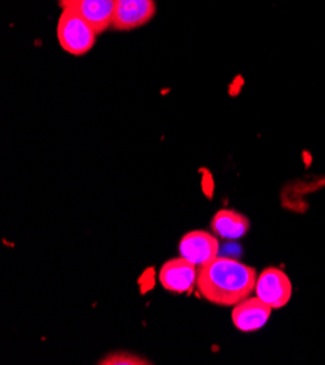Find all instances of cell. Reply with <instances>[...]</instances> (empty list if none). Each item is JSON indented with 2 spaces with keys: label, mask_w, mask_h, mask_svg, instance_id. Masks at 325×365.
Instances as JSON below:
<instances>
[{
  "label": "cell",
  "mask_w": 325,
  "mask_h": 365,
  "mask_svg": "<svg viewBox=\"0 0 325 365\" xmlns=\"http://www.w3.org/2000/svg\"><path fill=\"white\" fill-rule=\"evenodd\" d=\"M197 275L199 268L181 257L165 262L158 278L166 291L176 294H190L196 288Z\"/></svg>",
  "instance_id": "4"
},
{
  "label": "cell",
  "mask_w": 325,
  "mask_h": 365,
  "mask_svg": "<svg viewBox=\"0 0 325 365\" xmlns=\"http://www.w3.org/2000/svg\"><path fill=\"white\" fill-rule=\"evenodd\" d=\"M211 230L224 239H241L249 230V220L244 214L234 210H221L213 217Z\"/></svg>",
  "instance_id": "9"
},
{
  "label": "cell",
  "mask_w": 325,
  "mask_h": 365,
  "mask_svg": "<svg viewBox=\"0 0 325 365\" xmlns=\"http://www.w3.org/2000/svg\"><path fill=\"white\" fill-rule=\"evenodd\" d=\"M257 271L232 258H214L199 268L197 293L207 302L231 307L256 291Z\"/></svg>",
  "instance_id": "1"
},
{
  "label": "cell",
  "mask_w": 325,
  "mask_h": 365,
  "mask_svg": "<svg viewBox=\"0 0 325 365\" xmlns=\"http://www.w3.org/2000/svg\"><path fill=\"white\" fill-rule=\"evenodd\" d=\"M271 307L259 297H248L234 306L232 322L241 332H256L269 322Z\"/></svg>",
  "instance_id": "8"
},
{
  "label": "cell",
  "mask_w": 325,
  "mask_h": 365,
  "mask_svg": "<svg viewBox=\"0 0 325 365\" xmlns=\"http://www.w3.org/2000/svg\"><path fill=\"white\" fill-rule=\"evenodd\" d=\"M219 253V240L216 236L204 232L194 230L179 240V255L190 261L197 268L209 264Z\"/></svg>",
  "instance_id": "7"
},
{
  "label": "cell",
  "mask_w": 325,
  "mask_h": 365,
  "mask_svg": "<svg viewBox=\"0 0 325 365\" xmlns=\"http://www.w3.org/2000/svg\"><path fill=\"white\" fill-rule=\"evenodd\" d=\"M61 9H70L89 22L98 34L114 22V0H59Z\"/></svg>",
  "instance_id": "6"
},
{
  "label": "cell",
  "mask_w": 325,
  "mask_h": 365,
  "mask_svg": "<svg viewBox=\"0 0 325 365\" xmlns=\"http://www.w3.org/2000/svg\"><path fill=\"white\" fill-rule=\"evenodd\" d=\"M96 36V29L82 16L70 9H61L57 21V40L66 53L85 56L94 48Z\"/></svg>",
  "instance_id": "2"
},
{
  "label": "cell",
  "mask_w": 325,
  "mask_h": 365,
  "mask_svg": "<svg viewBox=\"0 0 325 365\" xmlns=\"http://www.w3.org/2000/svg\"><path fill=\"white\" fill-rule=\"evenodd\" d=\"M292 281L281 269H264L256 284V294L271 309H281L292 299Z\"/></svg>",
  "instance_id": "3"
},
{
  "label": "cell",
  "mask_w": 325,
  "mask_h": 365,
  "mask_svg": "<svg viewBox=\"0 0 325 365\" xmlns=\"http://www.w3.org/2000/svg\"><path fill=\"white\" fill-rule=\"evenodd\" d=\"M99 364H127V365H134V364H149L146 359H141L140 356L131 355V354H117V355H110L104 358Z\"/></svg>",
  "instance_id": "10"
},
{
  "label": "cell",
  "mask_w": 325,
  "mask_h": 365,
  "mask_svg": "<svg viewBox=\"0 0 325 365\" xmlns=\"http://www.w3.org/2000/svg\"><path fill=\"white\" fill-rule=\"evenodd\" d=\"M156 14L155 0H114V22L117 31H133L148 22Z\"/></svg>",
  "instance_id": "5"
}]
</instances>
